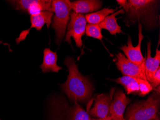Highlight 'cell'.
I'll use <instances>...</instances> for the list:
<instances>
[{
    "label": "cell",
    "instance_id": "6da1fadb",
    "mask_svg": "<svg viewBox=\"0 0 160 120\" xmlns=\"http://www.w3.org/2000/svg\"><path fill=\"white\" fill-rule=\"evenodd\" d=\"M64 64L68 68L69 75L66 82L62 85V91L71 102L89 101L93 89L89 79L79 72L73 58L67 57Z\"/></svg>",
    "mask_w": 160,
    "mask_h": 120
},
{
    "label": "cell",
    "instance_id": "7a4b0ae2",
    "mask_svg": "<svg viewBox=\"0 0 160 120\" xmlns=\"http://www.w3.org/2000/svg\"><path fill=\"white\" fill-rule=\"evenodd\" d=\"M48 120H92L89 113L76 102L70 105L63 97H54L49 102Z\"/></svg>",
    "mask_w": 160,
    "mask_h": 120
},
{
    "label": "cell",
    "instance_id": "3957f363",
    "mask_svg": "<svg viewBox=\"0 0 160 120\" xmlns=\"http://www.w3.org/2000/svg\"><path fill=\"white\" fill-rule=\"evenodd\" d=\"M160 93L154 92L146 101L137 102L128 107L125 120H160Z\"/></svg>",
    "mask_w": 160,
    "mask_h": 120
},
{
    "label": "cell",
    "instance_id": "277c9868",
    "mask_svg": "<svg viewBox=\"0 0 160 120\" xmlns=\"http://www.w3.org/2000/svg\"><path fill=\"white\" fill-rule=\"evenodd\" d=\"M69 0H54L52 1V5L49 12H54L52 27L56 32V41L59 44L62 40L70 18L72 10Z\"/></svg>",
    "mask_w": 160,
    "mask_h": 120
},
{
    "label": "cell",
    "instance_id": "5b68a950",
    "mask_svg": "<svg viewBox=\"0 0 160 120\" xmlns=\"http://www.w3.org/2000/svg\"><path fill=\"white\" fill-rule=\"evenodd\" d=\"M157 2L152 0H129L128 1L129 5L128 17L134 22L137 19L146 21V18L150 20V17L152 18Z\"/></svg>",
    "mask_w": 160,
    "mask_h": 120
},
{
    "label": "cell",
    "instance_id": "8992f818",
    "mask_svg": "<svg viewBox=\"0 0 160 120\" xmlns=\"http://www.w3.org/2000/svg\"><path fill=\"white\" fill-rule=\"evenodd\" d=\"M71 20L68 26V31L65 37V41L71 44V38H73L76 43V46L81 48L82 46V38L85 33L86 21L83 14L71 13Z\"/></svg>",
    "mask_w": 160,
    "mask_h": 120
},
{
    "label": "cell",
    "instance_id": "52a82bcc",
    "mask_svg": "<svg viewBox=\"0 0 160 120\" xmlns=\"http://www.w3.org/2000/svg\"><path fill=\"white\" fill-rule=\"evenodd\" d=\"M116 57L117 58L116 66L124 76L147 80L145 74L146 61L141 65H138L129 61L121 52H118Z\"/></svg>",
    "mask_w": 160,
    "mask_h": 120
},
{
    "label": "cell",
    "instance_id": "ba28073f",
    "mask_svg": "<svg viewBox=\"0 0 160 120\" xmlns=\"http://www.w3.org/2000/svg\"><path fill=\"white\" fill-rule=\"evenodd\" d=\"M142 24L139 23V40L137 45L133 47L132 43V39L130 36L128 37V40L127 42V45L122 46L120 48V49L124 53L125 55L127 57V58L130 62L138 65H141L146 61V55L144 57L141 51V45L142 41L143 39L144 36L142 32Z\"/></svg>",
    "mask_w": 160,
    "mask_h": 120
},
{
    "label": "cell",
    "instance_id": "9c48e42d",
    "mask_svg": "<svg viewBox=\"0 0 160 120\" xmlns=\"http://www.w3.org/2000/svg\"><path fill=\"white\" fill-rule=\"evenodd\" d=\"M52 1L49 0H19L10 2L16 9L27 12L31 16L43 11H49Z\"/></svg>",
    "mask_w": 160,
    "mask_h": 120
},
{
    "label": "cell",
    "instance_id": "30bf717a",
    "mask_svg": "<svg viewBox=\"0 0 160 120\" xmlns=\"http://www.w3.org/2000/svg\"><path fill=\"white\" fill-rule=\"evenodd\" d=\"M131 100L122 91H118L112 101L110 108V117L112 120H125L124 113Z\"/></svg>",
    "mask_w": 160,
    "mask_h": 120
},
{
    "label": "cell",
    "instance_id": "8fae6325",
    "mask_svg": "<svg viewBox=\"0 0 160 120\" xmlns=\"http://www.w3.org/2000/svg\"><path fill=\"white\" fill-rule=\"evenodd\" d=\"M114 90H111L110 95L102 94L97 96L94 106L90 111V114L98 119L110 117V108Z\"/></svg>",
    "mask_w": 160,
    "mask_h": 120
},
{
    "label": "cell",
    "instance_id": "7c38bea8",
    "mask_svg": "<svg viewBox=\"0 0 160 120\" xmlns=\"http://www.w3.org/2000/svg\"><path fill=\"white\" fill-rule=\"evenodd\" d=\"M53 16V13L49 11H43L38 14L31 15L30 17L31 27L28 29L22 32L18 38L16 40L17 43H18L22 40H24L32 28H36V29L39 31L45 24H46L47 28H49L52 23V19Z\"/></svg>",
    "mask_w": 160,
    "mask_h": 120
},
{
    "label": "cell",
    "instance_id": "4fadbf2b",
    "mask_svg": "<svg viewBox=\"0 0 160 120\" xmlns=\"http://www.w3.org/2000/svg\"><path fill=\"white\" fill-rule=\"evenodd\" d=\"M151 42L149 41L147 43V55L145 62V74L147 81L150 84L152 83L153 76L157 69L160 67V51L156 49V54L154 57L151 55Z\"/></svg>",
    "mask_w": 160,
    "mask_h": 120
},
{
    "label": "cell",
    "instance_id": "5bb4252c",
    "mask_svg": "<svg viewBox=\"0 0 160 120\" xmlns=\"http://www.w3.org/2000/svg\"><path fill=\"white\" fill-rule=\"evenodd\" d=\"M70 7L74 12L86 13L98 10L101 8L102 2L98 0H80L70 3Z\"/></svg>",
    "mask_w": 160,
    "mask_h": 120
},
{
    "label": "cell",
    "instance_id": "9a60e30c",
    "mask_svg": "<svg viewBox=\"0 0 160 120\" xmlns=\"http://www.w3.org/2000/svg\"><path fill=\"white\" fill-rule=\"evenodd\" d=\"M43 53V63L40 66L43 73L51 72L58 73L62 69V67L58 65L57 64L58 56L56 52L52 51L50 49L46 48Z\"/></svg>",
    "mask_w": 160,
    "mask_h": 120
},
{
    "label": "cell",
    "instance_id": "2e32d148",
    "mask_svg": "<svg viewBox=\"0 0 160 120\" xmlns=\"http://www.w3.org/2000/svg\"><path fill=\"white\" fill-rule=\"evenodd\" d=\"M124 13V10L121 9L116 12L108 16L105 18L103 21L99 24L101 29L108 30L111 35H116L118 33H123L121 29V27L118 25L117 20L119 18H116V16L119 14H123Z\"/></svg>",
    "mask_w": 160,
    "mask_h": 120
},
{
    "label": "cell",
    "instance_id": "e0dca14e",
    "mask_svg": "<svg viewBox=\"0 0 160 120\" xmlns=\"http://www.w3.org/2000/svg\"><path fill=\"white\" fill-rule=\"evenodd\" d=\"M115 81L116 83L124 86L127 94L139 93V86L137 78L124 76L116 79Z\"/></svg>",
    "mask_w": 160,
    "mask_h": 120
},
{
    "label": "cell",
    "instance_id": "ac0fdd59",
    "mask_svg": "<svg viewBox=\"0 0 160 120\" xmlns=\"http://www.w3.org/2000/svg\"><path fill=\"white\" fill-rule=\"evenodd\" d=\"M116 9H113L104 8L99 11L93 13H89L85 15L86 22L90 24H98L99 25L103 21L105 18L109 14L113 13Z\"/></svg>",
    "mask_w": 160,
    "mask_h": 120
},
{
    "label": "cell",
    "instance_id": "d6986e66",
    "mask_svg": "<svg viewBox=\"0 0 160 120\" xmlns=\"http://www.w3.org/2000/svg\"><path fill=\"white\" fill-rule=\"evenodd\" d=\"M85 33L89 37H92L101 40L103 36L101 33V29L98 24H88L85 27Z\"/></svg>",
    "mask_w": 160,
    "mask_h": 120
},
{
    "label": "cell",
    "instance_id": "ffe728a7",
    "mask_svg": "<svg viewBox=\"0 0 160 120\" xmlns=\"http://www.w3.org/2000/svg\"><path fill=\"white\" fill-rule=\"evenodd\" d=\"M137 81L139 86V91L138 94L140 96H145L153 89L151 84L147 80L137 78Z\"/></svg>",
    "mask_w": 160,
    "mask_h": 120
},
{
    "label": "cell",
    "instance_id": "44dd1931",
    "mask_svg": "<svg viewBox=\"0 0 160 120\" xmlns=\"http://www.w3.org/2000/svg\"><path fill=\"white\" fill-rule=\"evenodd\" d=\"M160 84V67L157 69L156 72L153 76L151 84L152 88L154 89L157 88L159 86Z\"/></svg>",
    "mask_w": 160,
    "mask_h": 120
},
{
    "label": "cell",
    "instance_id": "7402d4cb",
    "mask_svg": "<svg viewBox=\"0 0 160 120\" xmlns=\"http://www.w3.org/2000/svg\"><path fill=\"white\" fill-rule=\"evenodd\" d=\"M117 2L118 4L123 7V10L125 11L126 12H128L129 11V5L126 0H117Z\"/></svg>",
    "mask_w": 160,
    "mask_h": 120
},
{
    "label": "cell",
    "instance_id": "603a6c76",
    "mask_svg": "<svg viewBox=\"0 0 160 120\" xmlns=\"http://www.w3.org/2000/svg\"><path fill=\"white\" fill-rule=\"evenodd\" d=\"M92 120H112V119L110 118V117H107V118H102V119H92Z\"/></svg>",
    "mask_w": 160,
    "mask_h": 120
}]
</instances>
